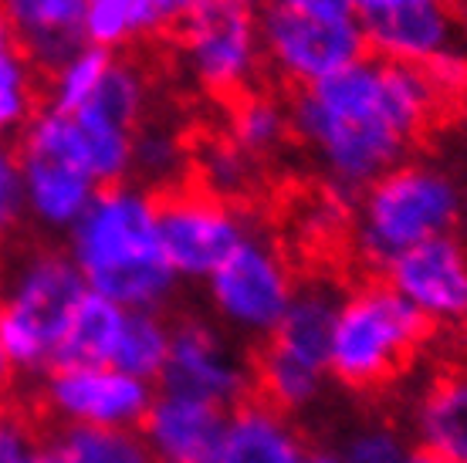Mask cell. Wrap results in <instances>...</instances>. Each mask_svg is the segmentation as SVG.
Masks as SVG:
<instances>
[{
    "label": "cell",
    "instance_id": "6da1fadb",
    "mask_svg": "<svg viewBox=\"0 0 467 463\" xmlns=\"http://www.w3.org/2000/svg\"><path fill=\"white\" fill-rule=\"evenodd\" d=\"M444 95L417 65L376 55L288 95L292 142L346 207L407 159L410 146L444 116Z\"/></svg>",
    "mask_w": 467,
    "mask_h": 463
},
{
    "label": "cell",
    "instance_id": "7a4b0ae2",
    "mask_svg": "<svg viewBox=\"0 0 467 463\" xmlns=\"http://www.w3.org/2000/svg\"><path fill=\"white\" fill-rule=\"evenodd\" d=\"M65 254L85 288L126 312H160L180 284L160 243L156 197L136 183L102 186L68 231Z\"/></svg>",
    "mask_w": 467,
    "mask_h": 463
},
{
    "label": "cell",
    "instance_id": "3957f363",
    "mask_svg": "<svg viewBox=\"0 0 467 463\" xmlns=\"http://www.w3.org/2000/svg\"><path fill=\"white\" fill-rule=\"evenodd\" d=\"M467 190L447 162L407 156L352 203V247L366 267L386 271L400 254L433 237L461 233Z\"/></svg>",
    "mask_w": 467,
    "mask_h": 463
},
{
    "label": "cell",
    "instance_id": "277c9868",
    "mask_svg": "<svg viewBox=\"0 0 467 463\" xmlns=\"http://www.w3.org/2000/svg\"><path fill=\"white\" fill-rule=\"evenodd\" d=\"M431 324L413 312L386 281H366L342 294L328 376L346 389H379L420 352Z\"/></svg>",
    "mask_w": 467,
    "mask_h": 463
},
{
    "label": "cell",
    "instance_id": "5b68a950",
    "mask_svg": "<svg viewBox=\"0 0 467 463\" xmlns=\"http://www.w3.org/2000/svg\"><path fill=\"white\" fill-rule=\"evenodd\" d=\"M85 291L78 267L61 251H27L11 267L0 288V352L11 369L58 365L61 338Z\"/></svg>",
    "mask_w": 467,
    "mask_h": 463
},
{
    "label": "cell",
    "instance_id": "8992f818",
    "mask_svg": "<svg viewBox=\"0 0 467 463\" xmlns=\"http://www.w3.org/2000/svg\"><path fill=\"white\" fill-rule=\"evenodd\" d=\"M17 156L24 173L27 221H35L47 233H68L102 190L88 166L78 122L41 108L35 122L21 132Z\"/></svg>",
    "mask_w": 467,
    "mask_h": 463
},
{
    "label": "cell",
    "instance_id": "52a82bcc",
    "mask_svg": "<svg viewBox=\"0 0 467 463\" xmlns=\"http://www.w3.org/2000/svg\"><path fill=\"white\" fill-rule=\"evenodd\" d=\"M265 0H207L173 35L183 71L217 98L244 92L265 78V51L257 14Z\"/></svg>",
    "mask_w": 467,
    "mask_h": 463
},
{
    "label": "cell",
    "instance_id": "ba28073f",
    "mask_svg": "<svg viewBox=\"0 0 467 463\" xmlns=\"http://www.w3.org/2000/svg\"><path fill=\"white\" fill-rule=\"evenodd\" d=\"M265 71L285 88H308L369 55L356 14H308L265 4L257 14Z\"/></svg>",
    "mask_w": 467,
    "mask_h": 463
},
{
    "label": "cell",
    "instance_id": "9c48e42d",
    "mask_svg": "<svg viewBox=\"0 0 467 463\" xmlns=\"http://www.w3.org/2000/svg\"><path fill=\"white\" fill-rule=\"evenodd\" d=\"M295 288L298 281L281 247L257 231L247 233L234 247V254L207 278V294L217 318L231 332L247 338L275 335L295 298Z\"/></svg>",
    "mask_w": 467,
    "mask_h": 463
},
{
    "label": "cell",
    "instance_id": "30bf717a",
    "mask_svg": "<svg viewBox=\"0 0 467 463\" xmlns=\"http://www.w3.org/2000/svg\"><path fill=\"white\" fill-rule=\"evenodd\" d=\"M163 254L180 281H207L251 233L241 207L211 197L197 183L156 197Z\"/></svg>",
    "mask_w": 467,
    "mask_h": 463
},
{
    "label": "cell",
    "instance_id": "8fae6325",
    "mask_svg": "<svg viewBox=\"0 0 467 463\" xmlns=\"http://www.w3.org/2000/svg\"><path fill=\"white\" fill-rule=\"evenodd\" d=\"M160 383H163V393L190 396L231 413L251 393L254 369L247 365L231 338L217 332L211 322L183 318L180 324H173L170 355H166Z\"/></svg>",
    "mask_w": 467,
    "mask_h": 463
},
{
    "label": "cell",
    "instance_id": "7c38bea8",
    "mask_svg": "<svg viewBox=\"0 0 467 463\" xmlns=\"http://www.w3.org/2000/svg\"><path fill=\"white\" fill-rule=\"evenodd\" d=\"M152 386L116 365H55L45 379L47 409L82 429H140Z\"/></svg>",
    "mask_w": 467,
    "mask_h": 463
},
{
    "label": "cell",
    "instance_id": "4fadbf2b",
    "mask_svg": "<svg viewBox=\"0 0 467 463\" xmlns=\"http://www.w3.org/2000/svg\"><path fill=\"white\" fill-rule=\"evenodd\" d=\"M359 24L369 55L400 65L427 68L451 51L467 47L464 17L451 0H389L362 14Z\"/></svg>",
    "mask_w": 467,
    "mask_h": 463
},
{
    "label": "cell",
    "instance_id": "5bb4252c",
    "mask_svg": "<svg viewBox=\"0 0 467 463\" xmlns=\"http://www.w3.org/2000/svg\"><path fill=\"white\" fill-rule=\"evenodd\" d=\"M386 284L420 314L427 324L467 322V237L447 233L433 237L383 271Z\"/></svg>",
    "mask_w": 467,
    "mask_h": 463
},
{
    "label": "cell",
    "instance_id": "9a60e30c",
    "mask_svg": "<svg viewBox=\"0 0 467 463\" xmlns=\"http://www.w3.org/2000/svg\"><path fill=\"white\" fill-rule=\"evenodd\" d=\"M227 413L190 396L160 393L142 419L140 437L152 463H221Z\"/></svg>",
    "mask_w": 467,
    "mask_h": 463
},
{
    "label": "cell",
    "instance_id": "2e32d148",
    "mask_svg": "<svg viewBox=\"0 0 467 463\" xmlns=\"http://www.w3.org/2000/svg\"><path fill=\"white\" fill-rule=\"evenodd\" d=\"M85 7L88 0H0V11L11 24L14 47L31 61V68L47 78L65 61L82 51Z\"/></svg>",
    "mask_w": 467,
    "mask_h": 463
},
{
    "label": "cell",
    "instance_id": "e0dca14e",
    "mask_svg": "<svg viewBox=\"0 0 467 463\" xmlns=\"http://www.w3.org/2000/svg\"><path fill=\"white\" fill-rule=\"evenodd\" d=\"M339 302L342 291L328 278L302 281L275 335L265 338V352L328 376V348H332Z\"/></svg>",
    "mask_w": 467,
    "mask_h": 463
},
{
    "label": "cell",
    "instance_id": "ac0fdd59",
    "mask_svg": "<svg viewBox=\"0 0 467 463\" xmlns=\"http://www.w3.org/2000/svg\"><path fill=\"white\" fill-rule=\"evenodd\" d=\"M308 447L288 413L265 399H244L227 413L221 463H302Z\"/></svg>",
    "mask_w": 467,
    "mask_h": 463
},
{
    "label": "cell",
    "instance_id": "d6986e66",
    "mask_svg": "<svg viewBox=\"0 0 467 463\" xmlns=\"http://www.w3.org/2000/svg\"><path fill=\"white\" fill-rule=\"evenodd\" d=\"M223 136L244 149L251 159L268 166L292 146V122H288V98L271 88L251 85L244 92L223 102Z\"/></svg>",
    "mask_w": 467,
    "mask_h": 463
},
{
    "label": "cell",
    "instance_id": "ffe728a7",
    "mask_svg": "<svg viewBox=\"0 0 467 463\" xmlns=\"http://www.w3.org/2000/svg\"><path fill=\"white\" fill-rule=\"evenodd\" d=\"M193 180V136L160 116H146L132 132V173L129 183L163 197Z\"/></svg>",
    "mask_w": 467,
    "mask_h": 463
},
{
    "label": "cell",
    "instance_id": "44dd1931",
    "mask_svg": "<svg viewBox=\"0 0 467 463\" xmlns=\"http://www.w3.org/2000/svg\"><path fill=\"white\" fill-rule=\"evenodd\" d=\"M413 429L423 450L467 463V369L437 376L413 406Z\"/></svg>",
    "mask_w": 467,
    "mask_h": 463
},
{
    "label": "cell",
    "instance_id": "7402d4cb",
    "mask_svg": "<svg viewBox=\"0 0 467 463\" xmlns=\"http://www.w3.org/2000/svg\"><path fill=\"white\" fill-rule=\"evenodd\" d=\"M265 180V166L251 159L244 149H237L223 132L217 136H193V180L211 197L241 207L257 193Z\"/></svg>",
    "mask_w": 467,
    "mask_h": 463
},
{
    "label": "cell",
    "instance_id": "603a6c76",
    "mask_svg": "<svg viewBox=\"0 0 467 463\" xmlns=\"http://www.w3.org/2000/svg\"><path fill=\"white\" fill-rule=\"evenodd\" d=\"M126 314V308L85 291L61 338L58 365H112Z\"/></svg>",
    "mask_w": 467,
    "mask_h": 463
},
{
    "label": "cell",
    "instance_id": "cb8c5ba5",
    "mask_svg": "<svg viewBox=\"0 0 467 463\" xmlns=\"http://www.w3.org/2000/svg\"><path fill=\"white\" fill-rule=\"evenodd\" d=\"M150 71L142 68V61L136 55L122 51V55L112 58V68H109L102 88H99V95L82 112H88L95 118H106L112 126L126 129V132H136L142 126V118L150 116Z\"/></svg>",
    "mask_w": 467,
    "mask_h": 463
},
{
    "label": "cell",
    "instance_id": "d4e9b609",
    "mask_svg": "<svg viewBox=\"0 0 467 463\" xmlns=\"http://www.w3.org/2000/svg\"><path fill=\"white\" fill-rule=\"evenodd\" d=\"M45 108V78L17 47L0 51V139L17 142Z\"/></svg>",
    "mask_w": 467,
    "mask_h": 463
},
{
    "label": "cell",
    "instance_id": "484cf974",
    "mask_svg": "<svg viewBox=\"0 0 467 463\" xmlns=\"http://www.w3.org/2000/svg\"><path fill=\"white\" fill-rule=\"evenodd\" d=\"M170 335H173V324L160 312H129L112 365L142 383L160 379L166 369V355H170Z\"/></svg>",
    "mask_w": 467,
    "mask_h": 463
},
{
    "label": "cell",
    "instance_id": "4316f807",
    "mask_svg": "<svg viewBox=\"0 0 467 463\" xmlns=\"http://www.w3.org/2000/svg\"><path fill=\"white\" fill-rule=\"evenodd\" d=\"M112 58H116L112 51L95 45L75 51L55 75L45 78V108L61 112V116H78L82 108H88L112 68Z\"/></svg>",
    "mask_w": 467,
    "mask_h": 463
},
{
    "label": "cell",
    "instance_id": "83f0119b",
    "mask_svg": "<svg viewBox=\"0 0 467 463\" xmlns=\"http://www.w3.org/2000/svg\"><path fill=\"white\" fill-rule=\"evenodd\" d=\"M156 37L150 0H88L85 7V41L122 55L126 47Z\"/></svg>",
    "mask_w": 467,
    "mask_h": 463
},
{
    "label": "cell",
    "instance_id": "f1b7e54d",
    "mask_svg": "<svg viewBox=\"0 0 467 463\" xmlns=\"http://www.w3.org/2000/svg\"><path fill=\"white\" fill-rule=\"evenodd\" d=\"M61 463H152L136 429H82L68 427L55 443Z\"/></svg>",
    "mask_w": 467,
    "mask_h": 463
},
{
    "label": "cell",
    "instance_id": "f546056e",
    "mask_svg": "<svg viewBox=\"0 0 467 463\" xmlns=\"http://www.w3.org/2000/svg\"><path fill=\"white\" fill-rule=\"evenodd\" d=\"M407 450L410 447L403 443L397 427L369 419V423H359L346 433L339 457L342 463H400L407 457Z\"/></svg>",
    "mask_w": 467,
    "mask_h": 463
},
{
    "label": "cell",
    "instance_id": "4dcf8cb0",
    "mask_svg": "<svg viewBox=\"0 0 467 463\" xmlns=\"http://www.w3.org/2000/svg\"><path fill=\"white\" fill-rule=\"evenodd\" d=\"M24 221H27V203H24V173L17 142L0 139V241H7Z\"/></svg>",
    "mask_w": 467,
    "mask_h": 463
},
{
    "label": "cell",
    "instance_id": "1f68e13d",
    "mask_svg": "<svg viewBox=\"0 0 467 463\" xmlns=\"http://www.w3.org/2000/svg\"><path fill=\"white\" fill-rule=\"evenodd\" d=\"M41 450L21 417H0V463H31Z\"/></svg>",
    "mask_w": 467,
    "mask_h": 463
},
{
    "label": "cell",
    "instance_id": "d6a6232c",
    "mask_svg": "<svg viewBox=\"0 0 467 463\" xmlns=\"http://www.w3.org/2000/svg\"><path fill=\"white\" fill-rule=\"evenodd\" d=\"M203 4H207V0H150V14H152L156 37L173 35L176 27H180L183 21H190Z\"/></svg>",
    "mask_w": 467,
    "mask_h": 463
},
{
    "label": "cell",
    "instance_id": "836d02e7",
    "mask_svg": "<svg viewBox=\"0 0 467 463\" xmlns=\"http://www.w3.org/2000/svg\"><path fill=\"white\" fill-rule=\"evenodd\" d=\"M275 7H288V11H308V14H352L349 0H265Z\"/></svg>",
    "mask_w": 467,
    "mask_h": 463
},
{
    "label": "cell",
    "instance_id": "e575fe53",
    "mask_svg": "<svg viewBox=\"0 0 467 463\" xmlns=\"http://www.w3.org/2000/svg\"><path fill=\"white\" fill-rule=\"evenodd\" d=\"M302 463H342L339 450H328V447H318V450H308L305 453Z\"/></svg>",
    "mask_w": 467,
    "mask_h": 463
},
{
    "label": "cell",
    "instance_id": "d590c367",
    "mask_svg": "<svg viewBox=\"0 0 467 463\" xmlns=\"http://www.w3.org/2000/svg\"><path fill=\"white\" fill-rule=\"evenodd\" d=\"M400 463H451V460H444V457H437V453L417 447V450H407V457H403Z\"/></svg>",
    "mask_w": 467,
    "mask_h": 463
},
{
    "label": "cell",
    "instance_id": "8d00e7d4",
    "mask_svg": "<svg viewBox=\"0 0 467 463\" xmlns=\"http://www.w3.org/2000/svg\"><path fill=\"white\" fill-rule=\"evenodd\" d=\"M383 4H389V0H349V7H352V14H356V17L376 11V7H383Z\"/></svg>",
    "mask_w": 467,
    "mask_h": 463
},
{
    "label": "cell",
    "instance_id": "74e56055",
    "mask_svg": "<svg viewBox=\"0 0 467 463\" xmlns=\"http://www.w3.org/2000/svg\"><path fill=\"white\" fill-rule=\"evenodd\" d=\"M7 47H14V35H11V24H7L4 11H0V51H7Z\"/></svg>",
    "mask_w": 467,
    "mask_h": 463
},
{
    "label": "cell",
    "instance_id": "f35d334b",
    "mask_svg": "<svg viewBox=\"0 0 467 463\" xmlns=\"http://www.w3.org/2000/svg\"><path fill=\"white\" fill-rule=\"evenodd\" d=\"M31 463H61V460H58V453L55 450H37Z\"/></svg>",
    "mask_w": 467,
    "mask_h": 463
},
{
    "label": "cell",
    "instance_id": "ab89813d",
    "mask_svg": "<svg viewBox=\"0 0 467 463\" xmlns=\"http://www.w3.org/2000/svg\"><path fill=\"white\" fill-rule=\"evenodd\" d=\"M7 376H11V362H7V355L0 352V386L7 383Z\"/></svg>",
    "mask_w": 467,
    "mask_h": 463
},
{
    "label": "cell",
    "instance_id": "60d3db41",
    "mask_svg": "<svg viewBox=\"0 0 467 463\" xmlns=\"http://www.w3.org/2000/svg\"><path fill=\"white\" fill-rule=\"evenodd\" d=\"M461 17H464V31H467V0L461 4Z\"/></svg>",
    "mask_w": 467,
    "mask_h": 463
},
{
    "label": "cell",
    "instance_id": "b9f144b4",
    "mask_svg": "<svg viewBox=\"0 0 467 463\" xmlns=\"http://www.w3.org/2000/svg\"><path fill=\"white\" fill-rule=\"evenodd\" d=\"M451 4H457V7H461V4H464V0H451Z\"/></svg>",
    "mask_w": 467,
    "mask_h": 463
}]
</instances>
